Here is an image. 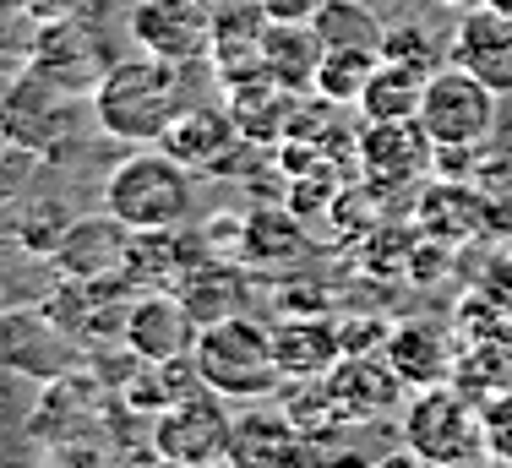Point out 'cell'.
<instances>
[{
    "mask_svg": "<svg viewBox=\"0 0 512 468\" xmlns=\"http://www.w3.org/2000/svg\"><path fill=\"white\" fill-rule=\"evenodd\" d=\"M197 66H213V60H197ZM197 66H175V60H158L148 49L120 55L109 66V77L99 82V93H93L99 131L126 147L164 142V131L175 126L180 109L197 104V93H191V71Z\"/></svg>",
    "mask_w": 512,
    "mask_h": 468,
    "instance_id": "cell-1",
    "label": "cell"
},
{
    "mask_svg": "<svg viewBox=\"0 0 512 468\" xmlns=\"http://www.w3.org/2000/svg\"><path fill=\"white\" fill-rule=\"evenodd\" d=\"M88 126L93 120V98L82 104V93L55 88L50 77L22 66L17 77H6L0 88V142L33 153L44 169L77 164L82 147H88Z\"/></svg>",
    "mask_w": 512,
    "mask_h": 468,
    "instance_id": "cell-2",
    "label": "cell"
},
{
    "mask_svg": "<svg viewBox=\"0 0 512 468\" xmlns=\"http://www.w3.org/2000/svg\"><path fill=\"white\" fill-rule=\"evenodd\" d=\"M104 207L131 224L137 234L148 229H180L197 213V169H186L169 147H131L115 169L104 175Z\"/></svg>",
    "mask_w": 512,
    "mask_h": 468,
    "instance_id": "cell-3",
    "label": "cell"
},
{
    "mask_svg": "<svg viewBox=\"0 0 512 468\" xmlns=\"http://www.w3.org/2000/svg\"><path fill=\"white\" fill-rule=\"evenodd\" d=\"M191 360H197L202 387L224 392L229 403H262L284 387V371H278V354H273V327L256 322L251 311L202 327Z\"/></svg>",
    "mask_w": 512,
    "mask_h": 468,
    "instance_id": "cell-4",
    "label": "cell"
},
{
    "mask_svg": "<svg viewBox=\"0 0 512 468\" xmlns=\"http://www.w3.org/2000/svg\"><path fill=\"white\" fill-rule=\"evenodd\" d=\"M404 447L425 463H474L485 458V409L453 381L414 387L404 403Z\"/></svg>",
    "mask_w": 512,
    "mask_h": 468,
    "instance_id": "cell-5",
    "label": "cell"
},
{
    "mask_svg": "<svg viewBox=\"0 0 512 468\" xmlns=\"http://www.w3.org/2000/svg\"><path fill=\"white\" fill-rule=\"evenodd\" d=\"M425 126V137L436 147H458V153H469V147L491 142L496 131H502V93H491L480 77H469L463 66H436L431 77H425V98H420V115H414Z\"/></svg>",
    "mask_w": 512,
    "mask_h": 468,
    "instance_id": "cell-6",
    "label": "cell"
},
{
    "mask_svg": "<svg viewBox=\"0 0 512 468\" xmlns=\"http://www.w3.org/2000/svg\"><path fill=\"white\" fill-rule=\"evenodd\" d=\"M115 60L120 55H115V44H109L99 11H82V17H66V22H39V28H33L28 71L50 77L55 88H66V93L93 98Z\"/></svg>",
    "mask_w": 512,
    "mask_h": 468,
    "instance_id": "cell-7",
    "label": "cell"
},
{
    "mask_svg": "<svg viewBox=\"0 0 512 468\" xmlns=\"http://www.w3.org/2000/svg\"><path fill=\"white\" fill-rule=\"evenodd\" d=\"M229 430H235L229 398L213 387H197L180 403H169L164 414H153V452L158 463L175 468H224Z\"/></svg>",
    "mask_w": 512,
    "mask_h": 468,
    "instance_id": "cell-8",
    "label": "cell"
},
{
    "mask_svg": "<svg viewBox=\"0 0 512 468\" xmlns=\"http://www.w3.org/2000/svg\"><path fill=\"white\" fill-rule=\"evenodd\" d=\"M158 147H169L186 169H197V175H218V180L246 175V169L256 164V158L246 164V153H256V142L235 126L229 104H213V98H197V104L180 109L175 126L164 131V142H158Z\"/></svg>",
    "mask_w": 512,
    "mask_h": 468,
    "instance_id": "cell-9",
    "label": "cell"
},
{
    "mask_svg": "<svg viewBox=\"0 0 512 468\" xmlns=\"http://www.w3.org/2000/svg\"><path fill=\"white\" fill-rule=\"evenodd\" d=\"M126 33L137 49H148L158 60H175V66H197V60L213 55L207 0H131Z\"/></svg>",
    "mask_w": 512,
    "mask_h": 468,
    "instance_id": "cell-10",
    "label": "cell"
},
{
    "mask_svg": "<svg viewBox=\"0 0 512 468\" xmlns=\"http://www.w3.org/2000/svg\"><path fill=\"white\" fill-rule=\"evenodd\" d=\"M131 251H137V229L120 224L115 213H77L71 229L60 234V245L50 251L60 278L77 283H104V278H131Z\"/></svg>",
    "mask_w": 512,
    "mask_h": 468,
    "instance_id": "cell-11",
    "label": "cell"
},
{
    "mask_svg": "<svg viewBox=\"0 0 512 468\" xmlns=\"http://www.w3.org/2000/svg\"><path fill=\"white\" fill-rule=\"evenodd\" d=\"M197 316L186 311L175 289H142L120 327V349L137 360H186L197 349Z\"/></svg>",
    "mask_w": 512,
    "mask_h": 468,
    "instance_id": "cell-12",
    "label": "cell"
},
{
    "mask_svg": "<svg viewBox=\"0 0 512 468\" xmlns=\"http://www.w3.org/2000/svg\"><path fill=\"white\" fill-rule=\"evenodd\" d=\"M355 158H360V169H365L371 186L393 191V186L420 180L425 169L436 164V142L425 137L420 120H365L360 142H355Z\"/></svg>",
    "mask_w": 512,
    "mask_h": 468,
    "instance_id": "cell-13",
    "label": "cell"
},
{
    "mask_svg": "<svg viewBox=\"0 0 512 468\" xmlns=\"http://www.w3.org/2000/svg\"><path fill=\"white\" fill-rule=\"evenodd\" d=\"M447 60L463 66L469 77H480L491 93L512 98V17L485 6V0L469 6L453 28V39H447Z\"/></svg>",
    "mask_w": 512,
    "mask_h": 468,
    "instance_id": "cell-14",
    "label": "cell"
},
{
    "mask_svg": "<svg viewBox=\"0 0 512 468\" xmlns=\"http://www.w3.org/2000/svg\"><path fill=\"white\" fill-rule=\"evenodd\" d=\"M322 392H327V403H333L338 425H371L398 403L404 381H398V371L382 354H344V360L322 376Z\"/></svg>",
    "mask_w": 512,
    "mask_h": 468,
    "instance_id": "cell-15",
    "label": "cell"
},
{
    "mask_svg": "<svg viewBox=\"0 0 512 468\" xmlns=\"http://www.w3.org/2000/svg\"><path fill=\"white\" fill-rule=\"evenodd\" d=\"M224 468H316V458H311L306 430L289 414L251 409V414H235Z\"/></svg>",
    "mask_w": 512,
    "mask_h": 468,
    "instance_id": "cell-16",
    "label": "cell"
},
{
    "mask_svg": "<svg viewBox=\"0 0 512 468\" xmlns=\"http://www.w3.org/2000/svg\"><path fill=\"white\" fill-rule=\"evenodd\" d=\"M387 365L398 371V381L414 387H436V381H453L458 371V349H453V332L436 316H420V322H398L387 332Z\"/></svg>",
    "mask_w": 512,
    "mask_h": 468,
    "instance_id": "cell-17",
    "label": "cell"
},
{
    "mask_svg": "<svg viewBox=\"0 0 512 468\" xmlns=\"http://www.w3.org/2000/svg\"><path fill=\"white\" fill-rule=\"evenodd\" d=\"M273 354L284 381H322L344 360L338 316H278L273 322Z\"/></svg>",
    "mask_w": 512,
    "mask_h": 468,
    "instance_id": "cell-18",
    "label": "cell"
},
{
    "mask_svg": "<svg viewBox=\"0 0 512 468\" xmlns=\"http://www.w3.org/2000/svg\"><path fill=\"white\" fill-rule=\"evenodd\" d=\"M60 327L50 322V311H0V365L22 371L33 381H55L71 371V354L55 349Z\"/></svg>",
    "mask_w": 512,
    "mask_h": 468,
    "instance_id": "cell-19",
    "label": "cell"
},
{
    "mask_svg": "<svg viewBox=\"0 0 512 468\" xmlns=\"http://www.w3.org/2000/svg\"><path fill=\"white\" fill-rule=\"evenodd\" d=\"M175 294L186 300V311L197 316V327H213L224 322V316H240L251 311V273L246 262H218V256H207V262L186 267V273L175 278Z\"/></svg>",
    "mask_w": 512,
    "mask_h": 468,
    "instance_id": "cell-20",
    "label": "cell"
},
{
    "mask_svg": "<svg viewBox=\"0 0 512 468\" xmlns=\"http://www.w3.org/2000/svg\"><path fill=\"white\" fill-rule=\"evenodd\" d=\"M322 39L311 22H267L262 28V66L278 88L289 93H311L316 88V66H322Z\"/></svg>",
    "mask_w": 512,
    "mask_h": 468,
    "instance_id": "cell-21",
    "label": "cell"
},
{
    "mask_svg": "<svg viewBox=\"0 0 512 468\" xmlns=\"http://www.w3.org/2000/svg\"><path fill=\"white\" fill-rule=\"evenodd\" d=\"M235 240L246 267H289L306 256V229H300L295 207H256V213L240 218Z\"/></svg>",
    "mask_w": 512,
    "mask_h": 468,
    "instance_id": "cell-22",
    "label": "cell"
},
{
    "mask_svg": "<svg viewBox=\"0 0 512 468\" xmlns=\"http://www.w3.org/2000/svg\"><path fill=\"white\" fill-rule=\"evenodd\" d=\"M425 77L431 71H414L404 60H387L371 71V82H365L360 93V120H414L420 115V98H425Z\"/></svg>",
    "mask_w": 512,
    "mask_h": 468,
    "instance_id": "cell-23",
    "label": "cell"
},
{
    "mask_svg": "<svg viewBox=\"0 0 512 468\" xmlns=\"http://www.w3.org/2000/svg\"><path fill=\"white\" fill-rule=\"evenodd\" d=\"M11 207H17V213H11V234H17V245H22V251H33V256H50L60 245V234L71 229V218H77L66 196L33 191V186L22 191Z\"/></svg>",
    "mask_w": 512,
    "mask_h": 468,
    "instance_id": "cell-24",
    "label": "cell"
},
{
    "mask_svg": "<svg viewBox=\"0 0 512 468\" xmlns=\"http://www.w3.org/2000/svg\"><path fill=\"white\" fill-rule=\"evenodd\" d=\"M311 28L327 49H382V33H387L382 17L371 11V0H322Z\"/></svg>",
    "mask_w": 512,
    "mask_h": 468,
    "instance_id": "cell-25",
    "label": "cell"
},
{
    "mask_svg": "<svg viewBox=\"0 0 512 468\" xmlns=\"http://www.w3.org/2000/svg\"><path fill=\"white\" fill-rule=\"evenodd\" d=\"M382 66V49H322V66H316V98L338 109H355L371 71Z\"/></svg>",
    "mask_w": 512,
    "mask_h": 468,
    "instance_id": "cell-26",
    "label": "cell"
},
{
    "mask_svg": "<svg viewBox=\"0 0 512 468\" xmlns=\"http://www.w3.org/2000/svg\"><path fill=\"white\" fill-rule=\"evenodd\" d=\"M453 387H463L480 409H491L496 398H507V392H512V349H507V343H480V349L458 354Z\"/></svg>",
    "mask_w": 512,
    "mask_h": 468,
    "instance_id": "cell-27",
    "label": "cell"
},
{
    "mask_svg": "<svg viewBox=\"0 0 512 468\" xmlns=\"http://www.w3.org/2000/svg\"><path fill=\"white\" fill-rule=\"evenodd\" d=\"M382 55L387 60H404V66H414V71L447 66V49H436L420 28H414V22H393V28L382 33Z\"/></svg>",
    "mask_w": 512,
    "mask_h": 468,
    "instance_id": "cell-28",
    "label": "cell"
},
{
    "mask_svg": "<svg viewBox=\"0 0 512 468\" xmlns=\"http://www.w3.org/2000/svg\"><path fill=\"white\" fill-rule=\"evenodd\" d=\"M39 158L33 153H22V147H11V142H0V207L6 202H17L22 191L33 186V180H39Z\"/></svg>",
    "mask_w": 512,
    "mask_h": 468,
    "instance_id": "cell-29",
    "label": "cell"
},
{
    "mask_svg": "<svg viewBox=\"0 0 512 468\" xmlns=\"http://www.w3.org/2000/svg\"><path fill=\"white\" fill-rule=\"evenodd\" d=\"M485 458H496L502 468H512V392L485 409Z\"/></svg>",
    "mask_w": 512,
    "mask_h": 468,
    "instance_id": "cell-30",
    "label": "cell"
},
{
    "mask_svg": "<svg viewBox=\"0 0 512 468\" xmlns=\"http://www.w3.org/2000/svg\"><path fill=\"white\" fill-rule=\"evenodd\" d=\"M387 332L376 316H338V338H344V354H376L387 349Z\"/></svg>",
    "mask_w": 512,
    "mask_h": 468,
    "instance_id": "cell-31",
    "label": "cell"
},
{
    "mask_svg": "<svg viewBox=\"0 0 512 468\" xmlns=\"http://www.w3.org/2000/svg\"><path fill=\"white\" fill-rule=\"evenodd\" d=\"M22 11L39 22H66V17H82V11H99V0H22Z\"/></svg>",
    "mask_w": 512,
    "mask_h": 468,
    "instance_id": "cell-32",
    "label": "cell"
},
{
    "mask_svg": "<svg viewBox=\"0 0 512 468\" xmlns=\"http://www.w3.org/2000/svg\"><path fill=\"white\" fill-rule=\"evenodd\" d=\"M267 22H311L322 11V0H256Z\"/></svg>",
    "mask_w": 512,
    "mask_h": 468,
    "instance_id": "cell-33",
    "label": "cell"
},
{
    "mask_svg": "<svg viewBox=\"0 0 512 468\" xmlns=\"http://www.w3.org/2000/svg\"><path fill=\"white\" fill-rule=\"evenodd\" d=\"M376 468H431L420 458V452H409V447H398V452H387V458H376Z\"/></svg>",
    "mask_w": 512,
    "mask_h": 468,
    "instance_id": "cell-34",
    "label": "cell"
},
{
    "mask_svg": "<svg viewBox=\"0 0 512 468\" xmlns=\"http://www.w3.org/2000/svg\"><path fill=\"white\" fill-rule=\"evenodd\" d=\"M436 6H453V11H469V6H480V0H436Z\"/></svg>",
    "mask_w": 512,
    "mask_h": 468,
    "instance_id": "cell-35",
    "label": "cell"
},
{
    "mask_svg": "<svg viewBox=\"0 0 512 468\" xmlns=\"http://www.w3.org/2000/svg\"><path fill=\"white\" fill-rule=\"evenodd\" d=\"M436 468H469V463H436Z\"/></svg>",
    "mask_w": 512,
    "mask_h": 468,
    "instance_id": "cell-36",
    "label": "cell"
}]
</instances>
